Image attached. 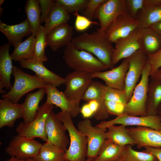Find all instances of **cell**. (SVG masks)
<instances>
[{"mask_svg": "<svg viewBox=\"0 0 161 161\" xmlns=\"http://www.w3.org/2000/svg\"><path fill=\"white\" fill-rule=\"evenodd\" d=\"M63 58L66 64L75 71L92 74L108 69L92 54L78 49L71 42L66 45Z\"/></svg>", "mask_w": 161, "mask_h": 161, "instance_id": "obj_2", "label": "cell"}, {"mask_svg": "<svg viewBox=\"0 0 161 161\" xmlns=\"http://www.w3.org/2000/svg\"><path fill=\"white\" fill-rule=\"evenodd\" d=\"M105 100H110L120 103L125 106L128 101L124 90H120L107 86Z\"/></svg>", "mask_w": 161, "mask_h": 161, "instance_id": "obj_38", "label": "cell"}, {"mask_svg": "<svg viewBox=\"0 0 161 161\" xmlns=\"http://www.w3.org/2000/svg\"><path fill=\"white\" fill-rule=\"evenodd\" d=\"M80 112L85 118H88L94 115V113L90 108L88 103L82 106L80 108Z\"/></svg>", "mask_w": 161, "mask_h": 161, "instance_id": "obj_46", "label": "cell"}, {"mask_svg": "<svg viewBox=\"0 0 161 161\" xmlns=\"http://www.w3.org/2000/svg\"><path fill=\"white\" fill-rule=\"evenodd\" d=\"M150 83L146 100L149 105L148 114L156 115L161 104V80L151 79Z\"/></svg>", "mask_w": 161, "mask_h": 161, "instance_id": "obj_31", "label": "cell"}, {"mask_svg": "<svg viewBox=\"0 0 161 161\" xmlns=\"http://www.w3.org/2000/svg\"><path fill=\"white\" fill-rule=\"evenodd\" d=\"M22 68L30 69L35 73V75L45 82L48 85L57 87L64 84L65 79L50 71L44 65L43 62L33 58L18 61Z\"/></svg>", "mask_w": 161, "mask_h": 161, "instance_id": "obj_18", "label": "cell"}, {"mask_svg": "<svg viewBox=\"0 0 161 161\" xmlns=\"http://www.w3.org/2000/svg\"><path fill=\"white\" fill-rule=\"evenodd\" d=\"M125 146L117 145L106 139L102 145L98 155L92 161H117Z\"/></svg>", "mask_w": 161, "mask_h": 161, "instance_id": "obj_29", "label": "cell"}, {"mask_svg": "<svg viewBox=\"0 0 161 161\" xmlns=\"http://www.w3.org/2000/svg\"><path fill=\"white\" fill-rule=\"evenodd\" d=\"M141 29L139 39L141 49L147 54L157 52L161 48V35L151 27Z\"/></svg>", "mask_w": 161, "mask_h": 161, "instance_id": "obj_27", "label": "cell"}, {"mask_svg": "<svg viewBox=\"0 0 161 161\" xmlns=\"http://www.w3.org/2000/svg\"><path fill=\"white\" fill-rule=\"evenodd\" d=\"M140 29L150 27L161 21V0H144V7L137 13Z\"/></svg>", "mask_w": 161, "mask_h": 161, "instance_id": "obj_21", "label": "cell"}, {"mask_svg": "<svg viewBox=\"0 0 161 161\" xmlns=\"http://www.w3.org/2000/svg\"><path fill=\"white\" fill-rule=\"evenodd\" d=\"M35 37L30 35L25 41L15 47L10 56L13 60L18 61L22 60H30L34 58Z\"/></svg>", "mask_w": 161, "mask_h": 161, "instance_id": "obj_30", "label": "cell"}, {"mask_svg": "<svg viewBox=\"0 0 161 161\" xmlns=\"http://www.w3.org/2000/svg\"><path fill=\"white\" fill-rule=\"evenodd\" d=\"M151 79L161 80V68L159 69L156 72L151 76Z\"/></svg>", "mask_w": 161, "mask_h": 161, "instance_id": "obj_49", "label": "cell"}, {"mask_svg": "<svg viewBox=\"0 0 161 161\" xmlns=\"http://www.w3.org/2000/svg\"><path fill=\"white\" fill-rule=\"evenodd\" d=\"M159 111L160 115H158L161 118V104L158 110V111Z\"/></svg>", "mask_w": 161, "mask_h": 161, "instance_id": "obj_51", "label": "cell"}, {"mask_svg": "<svg viewBox=\"0 0 161 161\" xmlns=\"http://www.w3.org/2000/svg\"><path fill=\"white\" fill-rule=\"evenodd\" d=\"M47 37L48 34L44 27L41 25L35 37L34 58L43 62L48 60L45 52V49L48 46Z\"/></svg>", "mask_w": 161, "mask_h": 161, "instance_id": "obj_36", "label": "cell"}, {"mask_svg": "<svg viewBox=\"0 0 161 161\" xmlns=\"http://www.w3.org/2000/svg\"><path fill=\"white\" fill-rule=\"evenodd\" d=\"M105 104L109 114L117 116L123 114L125 106L120 103L110 100H105Z\"/></svg>", "mask_w": 161, "mask_h": 161, "instance_id": "obj_43", "label": "cell"}, {"mask_svg": "<svg viewBox=\"0 0 161 161\" xmlns=\"http://www.w3.org/2000/svg\"><path fill=\"white\" fill-rule=\"evenodd\" d=\"M63 122L69 137V145L64 155V160L69 161H85L86 159L87 142L86 137L75 126L71 114L61 112L57 114Z\"/></svg>", "mask_w": 161, "mask_h": 161, "instance_id": "obj_3", "label": "cell"}, {"mask_svg": "<svg viewBox=\"0 0 161 161\" xmlns=\"http://www.w3.org/2000/svg\"><path fill=\"white\" fill-rule=\"evenodd\" d=\"M105 133L106 139H108L117 145L125 146L135 144V142L129 134L126 126L121 125L108 126Z\"/></svg>", "mask_w": 161, "mask_h": 161, "instance_id": "obj_28", "label": "cell"}, {"mask_svg": "<svg viewBox=\"0 0 161 161\" xmlns=\"http://www.w3.org/2000/svg\"><path fill=\"white\" fill-rule=\"evenodd\" d=\"M71 42L78 49L94 55L108 69L114 68L111 60L114 47L104 33L85 32L72 38Z\"/></svg>", "mask_w": 161, "mask_h": 161, "instance_id": "obj_1", "label": "cell"}, {"mask_svg": "<svg viewBox=\"0 0 161 161\" xmlns=\"http://www.w3.org/2000/svg\"><path fill=\"white\" fill-rule=\"evenodd\" d=\"M88 103L94 114L98 111L99 109L100 106L99 103L95 100H90Z\"/></svg>", "mask_w": 161, "mask_h": 161, "instance_id": "obj_47", "label": "cell"}, {"mask_svg": "<svg viewBox=\"0 0 161 161\" xmlns=\"http://www.w3.org/2000/svg\"><path fill=\"white\" fill-rule=\"evenodd\" d=\"M107 86L101 82L93 81L87 88L82 100L88 102L95 100L99 103L100 108L93 115L97 120H104L108 118L109 113L105 104V98Z\"/></svg>", "mask_w": 161, "mask_h": 161, "instance_id": "obj_20", "label": "cell"}, {"mask_svg": "<svg viewBox=\"0 0 161 161\" xmlns=\"http://www.w3.org/2000/svg\"><path fill=\"white\" fill-rule=\"evenodd\" d=\"M126 3L128 13L136 19L139 11L144 8V0H126Z\"/></svg>", "mask_w": 161, "mask_h": 161, "instance_id": "obj_40", "label": "cell"}, {"mask_svg": "<svg viewBox=\"0 0 161 161\" xmlns=\"http://www.w3.org/2000/svg\"><path fill=\"white\" fill-rule=\"evenodd\" d=\"M146 63L150 67L149 76H151L161 68V48L154 53L147 54Z\"/></svg>", "mask_w": 161, "mask_h": 161, "instance_id": "obj_39", "label": "cell"}, {"mask_svg": "<svg viewBox=\"0 0 161 161\" xmlns=\"http://www.w3.org/2000/svg\"><path fill=\"white\" fill-rule=\"evenodd\" d=\"M76 16L75 28L78 31H82L87 29L92 24H97L96 22L92 21L86 17L79 14L78 13H74Z\"/></svg>", "mask_w": 161, "mask_h": 161, "instance_id": "obj_42", "label": "cell"}, {"mask_svg": "<svg viewBox=\"0 0 161 161\" xmlns=\"http://www.w3.org/2000/svg\"><path fill=\"white\" fill-rule=\"evenodd\" d=\"M128 13L126 0H104L97 7L94 18L97 19L100 27L97 31L104 33L109 26L119 16Z\"/></svg>", "mask_w": 161, "mask_h": 161, "instance_id": "obj_8", "label": "cell"}, {"mask_svg": "<svg viewBox=\"0 0 161 161\" xmlns=\"http://www.w3.org/2000/svg\"><path fill=\"white\" fill-rule=\"evenodd\" d=\"M67 129L63 122L52 111L47 118L46 131L47 142L62 149L65 152L70 141L66 133Z\"/></svg>", "mask_w": 161, "mask_h": 161, "instance_id": "obj_15", "label": "cell"}, {"mask_svg": "<svg viewBox=\"0 0 161 161\" xmlns=\"http://www.w3.org/2000/svg\"><path fill=\"white\" fill-rule=\"evenodd\" d=\"M65 152L59 147L47 142L42 144L35 161H64Z\"/></svg>", "mask_w": 161, "mask_h": 161, "instance_id": "obj_32", "label": "cell"}, {"mask_svg": "<svg viewBox=\"0 0 161 161\" xmlns=\"http://www.w3.org/2000/svg\"><path fill=\"white\" fill-rule=\"evenodd\" d=\"M4 0H0V6H1V5L4 2Z\"/></svg>", "mask_w": 161, "mask_h": 161, "instance_id": "obj_54", "label": "cell"}, {"mask_svg": "<svg viewBox=\"0 0 161 161\" xmlns=\"http://www.w3.org/2000/svg\"><path fill=\"white\" fill-rule=\"evenodd\" d=\"M35 161L33 158L28 159H20L13 157H11L4 161Z\"/></svg>", "mask_w": 161, "mask_h": 161, "instance_id": "obj_50", "label": "cell"}, {"mask_svg": "<svg viewBox=\"0 0 161 161\" xmlns=\"http://www.w3.org/2000/svg\"><path fill=\"white\" fill-rule=\"evenodd\" d=\"M45 94V88H42L27 94L24 101L21 104L24 122L30 123L35 118L39 107V103Z\"/></svg>", "mask_w": 161, "mask_h": 161, "instance_id": "obj_26", "label": "cell"}, {"mask_svg": "<svg viewBox=\"0 0 161 161\" xmlns=\"http://www.w3.org/2000/svg\"><path fill=\"white\" fill-rule=\"evenodd\" d=\"M12 74L14 77V84L10 91L2 95L1 97L13 103H17L29 92L35 89L45 88L48 85L40 78L27 74L15 66H13Z\"/></svg>", "mask_w": 161, "mask_h": 161, "instance_id": "obj_4", "label": "cell"}, {"mask_svg": "<svg viewBox=\"0 0 161 161\" xmlns=\"http://www.w3.org/2000/svg\"><path fill=\"white\" fill-rule=\"evenodd\" d=\"M141 32V29L137 28L114 43L115 47L111 58L113 65L121 59L129 57L141 49L139 43Z\"/></svg>", "mask_w": 161, "mask_h": 161, "instance_id": "obj_14", "label": "cell"}, {"mask_svg": "<svg viewBox=\"0 0 161 161\" xmlns=\"http://www.w3.org/2000/svg\"><path fill=\"white\" fill-rule=\"evenodd\" d=\"M117 161H159L153 155L144 152L135 150L131 145L125 146Z\"/></svg>", "mask_w": 161, "mask_h": 161, "instance_id": "obj_35", "label": "cell"}, {"mask_svg": "<svg viewBox=\"0 0 161 161\" xmlns=\"http://www.w3.org/2000/svg\"><path fill=\"white\" fill-rule=\"evenodd\" d=\"M53 108L54 105L45 102L39 106L35 118L30 123L24 121L20 123L16 128V132L18 134L29 139L38 137L47 142L46 120Z\"/></svg>", "mask_w": 161, "mask_h": 161, "instance_id": "obj_6", "label": "cell"}, {"mask_svg": "<svg viewBox=\"0 0 161 161\" xmlns=\"http://www.w3.org/2000/svg\"><path fill=\"white\" fill-rule=\"evenodd\" d=\"M104 0H89L86 7L82 11L83 16L90 20L94 18V14L97 7Z\"/></svg>", "mask_w": 161, "mask_h": 161, "instance_id": "obj_44", "label": "cell"}, {"mask_svg": "<svg viewBox=\"0 0 161 161\" xmlns=\"http://www.w3.org/2000/svg\"><path fill=\"white\" fill-rule=\"evenodd\" d=\"M138 21L128 13L119 16L107 27L104 32L112 43L124 38L138 28Z\"/></svg>", "mask_w": 161, "mask_h": 161, "instance_id": "obj_13", "label": "cell"}, {"mask_svg": "<svg viewBox=\"0 0 161 161\" xmlns=\"http://www.w3.org/2000/svg\"><path fill=\"white\" fill-rule=\"evenodd\" d=\"M10 43H6L0 47V93L4 94L5 91L3 89L5 88L10 90L12 86L10 82L13 66L12 59L9 52L10 46Z\"/></svg>", "mask_w": 161, "mask_h": 161, "instance_id": "obj_23", "label": "cell"}, {"mask_svg": "<svg viewBox=\"0 0 161 161\" xmlns=\"http://www.w3.org/2000/svg\"><path fill=\"white\" fill-rule=\"evenodd\" d=\"M55 3L62 6L69 14L82 11L89 0H56Z\"/></svg>", "mask_w": 161, "mask_h": 161, "instance_id": "obj_37", "label": "cell"}, {"mask_svg": "<svg viewBox=\"0 0 161 161\" xmlns=\"http://www.w3.org/2000/svg\"><path fill=\"white\" fill-rule=\"evenodd\" d=\"M93 159L91 158H87L85 161H92ZM64 161H69L67 160H64Z\"/></svg>", "mask_w": 161, "mask_h": 161, "instance_id": "obj_53", "label": "cell"}, {"mask_svg": "<svg viewBox=\"0 0 161 161\" xmlns=\"http://www.w3.org/2000/svg\"><path fill=\"white\" fill-rule=\"evenodd\" d=\"M64 78L65 95L69 100L79 105L87 88L93 81L91 74L74 70L68 74Z\"/></svg>", "mask_w": 161, "mask_h": 161, "instance_id": "obj_7", "label": "cell"}, {"mask_svg": "<svg viewBox=\"0 0 161 161\" xmlns=\"http://www.w3.org/2000/svg\"><path fill=\"white\" fill-rule=\"evenodd\" d=\"M41 10V23L46 21L49 16L55 4V1L38 0Z\"/></svg>", "mask_w": 161, "mask_h": 161, "instance_id": "obj_41", "label": "cell"}, {"mask_svg": "<svg viewBox=\"0 0 161 161\" xmlns=\"http://www.w3.org/2000/svg\"><path fill=\"white\" fill-rule=\"evenodd\" d=\"M116 124H120L126 126H133L146 127L154 129L160 130L161 129V118L157 115L136 116L123 113L112 120L101 122L96 126L107 128L110 126Z\"/></svg>", "mask_w": 161, "mask_h": 161, "instance_id": "obj_12", "label": "cell"}, {"mask_svg": "<svg viewBox=\"0 0 161 161\" xmlns=\"http://www.w3.org/2000/svg\"><path fill=\"white\" fill-rule=\"evenodd\" d=\"M45 93L47 95L46 103L56 106L62 112L69 113L72 117H76L80 112L79 105L69 100L64 93L60 91L56 87L47 85Z\"/></svg>", "mask_w": 161, "mask_h": 161, "instance_id": "obj_19", "label": "cell"}, {"mask_svg": "<svg viewBox=\"0 0 161 161\" xmlns=\"http://www.w3.org/2000/svg\"><path fill=\"white\" fill-rule=\"evenodd\" d=\"M3 8L2 7H0V16H1L2 15V13H3Z\"/></svg>", "mask_w": 161, "mask_h": 161, "instance_id": "obj_52", "label": "cell"}, {"mask_svg": "<svg viewBox=\"0 0 161 161\" xmlns=\"http://www.w3.org/2000/svg\"><path fill=\"white\" fill-rule=\"evenodd\" d=\"M128 133L134 140L137 147H161V129L156 130L144 126L127 128Z\"/></svg>", "mask_w": 161, "mask_h": 161, "instance_id": "obj_17", "label": "cell"}, {"mask_svg": "<svg viewBox=\"0 0 161 161\" xmlns=\"http://www.w3.org/2000/svg\"><path fill=\"white\" fill-rule=\"evenodd\" d=\"M25 11L27 19L30 25L33 35L36 37L41 26V10L38 0H28Z\"/></svg>", "mask_w": 161, "mask_h": 161, "instance_id": "obj_33", "label": "cell"}, {"mask_svg": "<svg viewBox=\"0 0 161 161\" xmlns=\"http://www.w3.org/2000/svg\"><path fill=\"white\" fill-rule=\"evenodd\" d=\"M77 127L78 131L87 139V158L94 159L98 155L100 148L106 139L105 133L107 129L93 126L88 118L80 121Z\"/></svg>", "mask_w": 161, "mask_h": 161, "instance_id": "obj_9", "label": "cell"}, {"mask_svg": "<svg viewBox=\"0 0 161 161\" xmlns=\"http://www.w3.org/2000/svg\"><path fill=\"white\" fill-rule=\"evenodd\" d=\"M150 67L147 63L141 78L135 87L132 95L126 105L123 113L136 116L148 115L146 103L148 95Z\"/></svg>", "mask_w": 161, "mask_h": 161, "instance_id": "obj_5", "label": "cell"}, {"mask_svg": "<svg viewBox=\"0 0 161 161\" xmlns=\"http://www.w3.org/2000/svg\"><path fill=\"white\" fill-rule=\"evenodd\" d=\"M0 31L4 35L9 43L15 47L22 42L24 37L32 34L27 19L19 24L13 25H7L0 21Z\"/></svg>", "mask_w": 161, "mask_h": 161, "instance_id": "obj_22", "label": "cell"}, {"mask_svg": "<svg viewBox=\"0 0 161 161\" xmlns=\"http://www.w3.org/2000/svg\"><path fill=\"white\" fill-rule=\"evenodd\" d=\"M23 117L21 104L4 99L0 100V128L13 127L16 120Z\"/></svg>", "mask_w": 161, "mask_h": 161, "instance_id": "obj_24", "label": "cell"}, {"mask_svg": "<svg viewBox=\"0 0 161 161\" xmlns=\"http://www.w3.org/2000/svg\"><path fill=\"white\" fill-rule=\"evenodd\" d=\"M42 145L35 139L18 134L10 140L5 151L10 157L20 159L33 158L38 154Z\"/></svg>", "mask_w": 161, "mask_h": 161, "instance_id": "obj_10", "label": "cell"}, {"mask_svg": "<svg viewBox=\"0 0 161 161\" xmlns=\"http://www.w3.org/2000/svg\"><path fill=\"white\" fill-rule=\"evenodd\" d=\"M70 14L61 5L55 4L47 20L44 27L48 35L55 27L67 23L70 19Z\"/></svg>", "mask_w": 161, "mask_h": 161, "instance_id": "obj_34", "label": "cell"}, {"mask_svg": "<svg viewBox=\"0 0 161 161\" xmlns=\"http://www.w3.org/2000/svg\"><path fill=\"white\" fill-rule=\"evenodd\" d=\"M144 148L145 150L143 151L153 155L159 161H161V147L145 146Z\"/></svg>", "mask_w": 161, "mask_h": 161, "instance_id": "obj_45", "label": "cell"}, {"mask_svg": "<svg viewBox=\"0 0 161 161\" xmlns=\"http://www.w3.org/2000/svg\"><path fill=\"white\" fill-rule=\"evenodd\" d=\"M73 33V28L67 23L58 26L48 35V45L55 51L71 42Z\"/></svg>", "mask_w": 161, "mask_h": 161, "instance_id": "obj_25", "label": "cell"}, {"mask_svg": "<svg viewBox=\"0 0 161 161\" xmlns=\"http://www.w3.org/2000/svg\"><path fill=\"white\" fill-rule=\"evenodd\" d=\"M129 67L127 58L124 59L117 67L108 71L91 74L92 78H98L103 80L107 86L124 91L126 77Z\"/></svg>", "mask_w": 161, "mask_h": 161, "instance_id": "obj_16", "label": "cell"}, {"mask_svg": "<svg viewBox=\"0 0 161 161\" xmlns=\"http://www.w3.org/2000/svg\"><path fill=\"white\" fill-rule=\"evenodd\" d=\"M127 58L129 67L126 77L124 91L128 102L142 75L144 67L147 63V54L140 49Z\"/></svg>", "mask_w": 161, "mask_h": 161, "instance_id": "obj_11", "label": "cell"}, {"mask_svg": "<svg viewBox=\"0 0 161 161\" xmlns=\"http://www.w3.org/2000/svg\"><path fill=\"white\" fill-rule=\"evenodd\" d=\"M150 27H151L154 30L161 35V21L154 24Z\"/></svg>", "mask_w": 161, "mask_h": 161, "instance_id": "obj_48", "label": "cell"}]
</instances>
